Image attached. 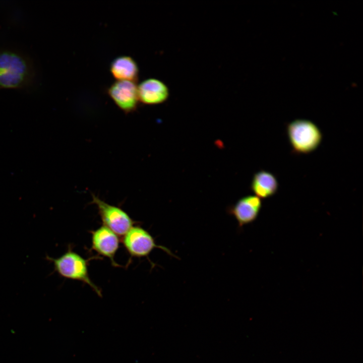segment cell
Returning <instances> with one entry per match:
<instances>
[{"instance_id": "9c48e42d", "label": "cell", "mask_w": 363, "mask_h": 363, "mask_svg": "<svg viewBox=\"0 0 363 363\" xmlns=\"http://www.w3.org/2000/svg\"><path fill=\"white\" fill-rule=\"evenodd\" d=\"M139 102L146 105H156L165 102L169 96L168 86L156 78H148L138 85Z\"/></svg>"}, {"instance_id": "52a82bcc", "label": "cell", "mask_w": 363, "mask_h": 363, "mask_svg": "<svg viewBox=\"0 0 363 363\" xmlns=\"http://www.w3.org/2000/svg\"><path fill=\"white\" fill-rule=\"evenodd\" d=\"M90 232L92 249L98 254L108 258L113 266H119L114 260L119 247L118 236L104 225Z\"/></svg>"}, {"instance_id": "8fae6325", "label": "cell", "mask_w": 363, "mask_h": 363, "mask_svg": "<svg viewBox=\"0 0 363 363\" xmlns=\"http://www.w3.org/2000/svg\"><path fill=\"white\" fill-rule=\"evenodd\" d=\"M278 181L270 172L261 170L255 173L251 184V189L259 198L265 199L274 195L277 191Z\"/></svg>"}, {"instance_id": "7a4b0ae2", "label": "cell", "mask_w": 363, "mask_h": 363, "mask_svg": "<svg viewBox=\"0 0 363 363\" xmlns=\"http://www.w3.org/2000/svg\"><path fill=\"white\" fill-rule=\"evenodd\" d=\"M30 74L29 64L23 56L10 51H0V88H21L28 82Z\"/></svg>"}, {"instance_id": "5b68a950", "label": "cell", "mask_w": 363, "mask_h": 363, "mask_svg": "<svg viewBox=\"0 0 363 363\" xmlns=\"http://www.w3.org/2000/svg\"><path fill=\"white\" fill-rule=\"evenodd\" d=\"M123 244L131 257H148L155 248H159L170 256H174L167 248L156 244L154 237L146 229L139 226H133L123 236Z\"/></svg>"}, {"instance_id": "6da1fadb", "label": "cell", "mask_w": 363, "mask_h": 363, "mask_svg": "<svg viewBox=\"0 0 363 363\" xmlns=\"http://www.w3.org/2000/svg\"><path fill=\"white\" fill-rule=\"evenodd\" d=\"M45 259L53 264L54 271L66 279L82 281L88 285L100 297L101 289L91 280L88 272V260L74 251L69 245L67 251L57 258L48 255Z\"/></svg>"}, {"instance_id": "277c9868", "label": "cell", "mask_w": 363, "mask_h": 363, "mask_svg": "<svg viewBox=\"0 0 363 363\" xmlns=\"http://www.w3.org/2000/svg\"><path fill=\"white\" fill-rule=\"evenodd\" d=\"M92 203L98 209L103 225L118 236H123L136 223L122 208L110 205L92 195Z\"/></svg>"}, {"instance_id": "ba28073f", "label": "cell", "mask_w": 363, "mask_h": 363, "mask_svg": "<svg viewBox=\"0 0 363 363\" xmlns=\"http://www.w3.org/2000/svg\"><path fill=\"white\" fill-rule=\"evenodd\" d=\"M262 207L261 199L255 195H248L239 199L229 206L227 213L235 218L238 226L242 227L254 221Z\"/></svg>"}, {"instance_id": "30bf717a", "label": "cell", "mask_w": 363, "mask_h": 363, "mask_svg": "<svg viewBox=\"0 0 363 363\" xmlns=\"http://www.w3.org/2000/svg\"><path fill=\"white\" fill-rule=\"evenodd\" d=\"M110 72L117 80L137 82L139 78V68L136 61L129 56L115 58L110 65Z\"/></svg>"}, {"instance_id": "3957f363", "label": "cell", "mask_w": 363, "mask_h": 363, "mask_svg": "<svg viewBox=\"0 0 363 363\" xmlns=\"http://www.w3.org/2000/svg\"><path fill=\"white\" fill-rule=\"evenodd\" d=\"M289 141L296 153L307 154L316 149L322 139V133L313 122L298 119L287 126Z\"/></svg>"}, {"instance_id": "8992f818", "label": "cell", "mask_w": 363, "mask_h": 363, "mask_svg": "<svg viewBox=\"0 0 363 363\" xmlns=\"http://www.w3.org/2000/svg\"><path fill=\"white\" fill-rule=\"evenodd\" d=\"M107 93L115 104L126 113L135 111L139 100L136 82L116 80L107 89Z\"/></svg>"}]
</instances>
